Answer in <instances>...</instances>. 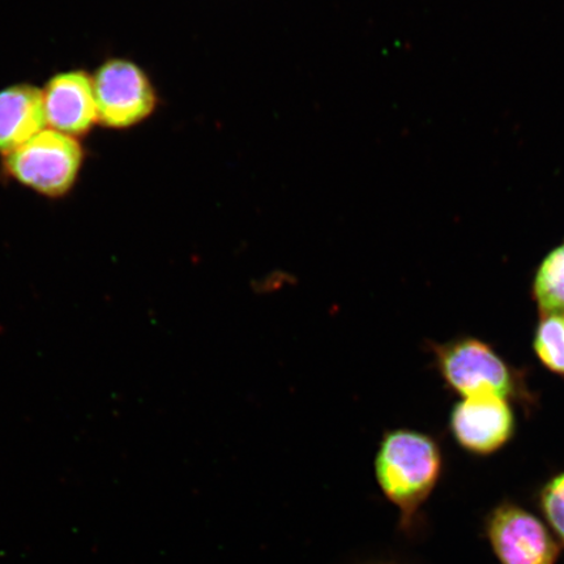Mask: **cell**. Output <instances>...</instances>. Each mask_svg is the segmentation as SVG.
<instances>
[{
    "label": "cell",
    "instance_id": "5",
    "mask_svg": "<svg viewBox=\"0 0 564 564\" xmlns=\"http://www.w3.org/2000/svg\"><path fill=\"white\" fill-rule=\"evenodd\" d=\"M484 531L499 564H556L561 544L550 528L517 503L502 502L485 519Z\"/></svg>",
    "mask_w": 564,
    "mask_h": 564
},
{
    "label": "cell",
    "instance_id": "2",
    "mask_svg": "<svg viewBox=\"0 0 564 564\" xmlns=\"http://www.w3.org/2000/svg\"><path fill=\"white\" fill-rule=\"evenodd\" d=\"M3 158L9 178L48 199H62L79 180L86 154L77 138L48 129Z\"/></svg>",
    "mask_w": 564,
    "mask_h": 564
},
{
    "label": "cell",
    "instance_id": "3",
    "mask_svg": "<svg viewBox=\"0 0 564 564\" xmlns=\"http://www.w3.org/2000/svg\"><path fill=\"white\" fill-rule=\"evenodd\" d=\"M436 364L447 384L464 398L497 394L503 399L521 392L519 378L490 345L460 338L435 347Z\"/></svg>",
    "mask_w": 564,
    "mask_h": 564
},
{
    "label": "cell",
    "instance_id": "6",
    "mask_svg": "<svg viewBox=\"0 0 564 564\" xmlns=\"http://www.w3.org/2000/svg\"><path fill=\"white\" fill-rule=\"evenodd\" d=\"M513 413L507 400L497 394L464 398L451 414V432L470 454L497 453L511 440Z\"/></svg>",
    "mask_w": 564,
    "mask_h": 564
},
{
    "label": "cell",
    "instance_id": "7",
    "mask_svg": "<svg viewBox=\"0 0 564 564\" xmlns=\"http://www.w3.org/2000/svg\"><path fill=\"white\" fill-rule=\"evenodd\" d=\"M41 90L46 124L52 130L79 138L98 123L94 82L86 70L55 75Z\"/></svg>",
    "mask_w": 564,
    "mask_h": 564
},
{
    "label": "cell",
    "instance_id": "8",
    "mask_svg": "<svg viewBox=\"0 0 564 564\" xmlns=\"http://www.w3.org/2000/svg\"><path fill=\"white\" fill-rule=\"evenodd\" d=\"M46 124L42 90L15 84L0 90V154L18 150L44 131Z\"/></svg>",
    "mask_w": 564,
    "mask_h": 564
},
{
    "label": "cell",
    "instance_id": "4",
    "mask_svg": "<svg viewBox=\"0 0 564 564\" xmlns=\"http://www.w3.org/2000/svg\"><path fill=\"white\" fill-rule=\"evenodd\" d=\"M98 123L126 130L144 122L158 108V94L144 69L129 59L112 58L91 76Z\"/></svg>",
    "mask_w": 564,
    "mask_h": 564
},
{
    "label": "cell",
    "instance_id": "11",
    "mask_svg": "<svg viewBox=\"0 0 564 564\" xmlns=\"http://www.w3.org/2000/svg\"><path fill=\"white\" fill-rule=\"evenodd\" d=\"M539 509L550 531L564 546V471L550 478L538 497Z\"/></svg>",
    "mask_w": 564,
    "mask_h": 564
},
{
    "label": "cell",
    "instance_id": "9",
    "mask_svg": "<svg viewBox=\"0 0 564 564\" xmlns=\"http://www.w3.org/2000/svg\"><path fill=\"white\" fill-rule=\"evenodd\" d=\"M533 293L544 315L564 314V242L542 260L535 273Z\"/></svg>",
    "mask_w": 564,
    "mask_h": 564
},
{
    "label": "cell",
    "instance_id": "1",
    "mask_svg": "<svg viewBox=\"0 0 564 564\" xmlns=\"http://www.w3.org/2000/svg\"><path fill=\"white\" fill-rule=\"evenodd\" d=\"M443 458L438 444L409 429L387 432L379 443L373 474L384 498L399 512L406 534L419 524L422 507L438 485Z\"/></svg>",
    "mask_w": 564,
    "mask_h": 564
},
{
    "label": "cell",
    "instance_id": "10",
    "mask_svg": "<svg viewBox=\"0 0 564 564\" xmlns=\"http://www.w3.org/2000/svg\"><path fill=\"white\" fill-rule=\"evenodd\" d=\"M534 350L547 369L564 376V314L542 317L535 329Z\"/></svg>",
    "mask_w": 564,
    "mask_h": 564
}]
</instances>
